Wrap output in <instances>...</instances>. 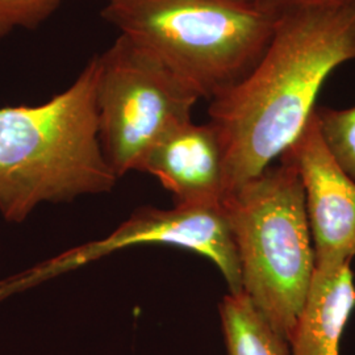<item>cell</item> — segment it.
I'll use <instances>...</instances> for the list:
<instances>
[{
    "label": "cell",
    "instance_id": "1",
    "mask_svg": "<svg viewBox=\"0 0 355 355\" xmlns=\"http://www.w3.org/2000/svg\"><path fill=\"white\" fill-rule=\"evenodd\" d=\"M355 60V1L278 10L266 51L211 101L228 195L259 175L302 135L330 74Z\"/></svg>",
    "mask_w": 355,
    "mask_h": 355
},
{
    "label": "cell",
    "instance_id": "2",
    "mask_svg": "<svg viewBox=\"0 0 355 355\" xmlns=\"http://www.w3.org/2000/svg\"><path fill=\"white\" fill-rule=\"evenodd\" d=\"M98 60L37 105L0 107V215L26 221L42 203L110 192L119 177L99 140Z\"/></svg>",
    "mask_w": 355,
    "mask_h": 355
},
{
    "label": "cell",
    "instance_id": "3",
    "mask_svg": "<svg viewBox=\"0 0 355 355\" xmlns=\"http://www.w3.org/2000/svg\"><path fill=\"white\" fill-rule=\"evenodd\" d=\"M241 268L242 292L287 341L316 271L303 183L280 158L223 203Z\"/></svg>",
    "mask_w": 355,
    "mask_h": 355
},
{
    "label": "cell",
    "instance_id": "4",
    "mask_svg": "<svg viewBox=\"0 0 355 355\" xmlns=\"http://www.w3.org/2000/svg\"><path fill=\"white\" fill-rule=\"evenodd\" d=\"M102 15L211 102L259 61L278 11L236 0H107Z\"/></svg>",
    "mask_w": 355,
    "mask_h": 355
},
{
    "label": "cell",
    "instance_id": "5",
    "mask_svg": "<svg viewBox=\"0 0 355 355\" xmlns=\"http://www.w3.org/2000/svg\"><path fill=\"white\" fill-rule=\"evenodd\" d=\"M96 60L99 140L120 178L139 171L153 145L190 120L200 96L158 55L124 35Z\"/></svg>",
    "mask_w": 355,
    "mask_h": 355
},
{
    "label": "cell",
    "instance_id": "6",
    "mask_svg": "<svg viewBox=\"0 0 355 355\" xmlns=\"http://www.w3.org/2000/svg\"><path fill=\"white\" fill-rule=\"evenodd\" d=\"M137 245H168L187 249L214 262L230 293L242 291L241 268L223 205L141 207L112 233L58 254L23 272L0 279V303L17 293Z\"/></svg>",
    "mask_w": 355,
    "mask_h": 355
},
{
    "label": "cell",
    "instance_id": "7",
    "mask_svg": "<svg viewBox=\"0 0 355 355\" xmlns=\"http://www.w3.org/2000/svg\"><path fill=\"white\" fill-rule=\"evenodd\" d=\"M280 158L293 164L302 179L316 265L352 263L355 257V180L330 154L315 114Z\"/></svg>",
    "mask_w": 355,
    "mask_h": 355
},
{
    "label": "cell",
    "instance_id": "8",
    "mask_svg": "<svg viewBox=\"0 0 355 355\" xmlns=\"http://www.w3.org/2000/svg\"><path fill=\"white\" fill-rule=\"evenodd\" d=\"M139 171L157 178L175 207H220L228 196L225 154L216 128L182 121L146 153Z\"/></svg>",
    "mask_w": 355,
    "mask_h": 355
},
{
    "label": "cell",
    "instance_id": "9",
    "mask_svg": "<svg viewBox=\"0 0 355 355\" xmlns=\"http://www.w3.org/2000/svg\"><path fill=\"white\" fill-rule=\"evenodd\" d=\"M354 308L350 263L316 265L303 312L288 340L290 355H340L343 333Z\"/></svg>",
    "mask_w": 355,
    "mask_h": 355
},
{
    "label": "cell",
    "instance_id": "10",
    "mask_svg": "<svg viewBox=\"0 0 355 355\" xmlns=\"http://www.w3.org/2000/svg\"><path fill=\"white\" fill-rule=\"evenodd\" d=\"M227 355H290L288 341L271 328L243 292L218 305Z\"/></svg>",
    "mask_w": 355,
    "mask_h": 355
},
{
    "label": "cell",
    "instance_id": "11",
    "mask_svg": "<svg viewBox=\"0 0 355 355\" xmlns=\"http://www.w3.org/2000/svg\"><path fill=\"white\" fill-rule=\"evenodd\" d=\"M315 114L320 135L330 154L355 180V105L346 110L318 107Z\"/></svg>",
    "mask_w": 355,
    "mask_h": 355
},
{
    "label": "cell",
    "instance_id": "12",
    "mask_svg": "<svg viewBox=\"0 0 355 355\" xmlns=\"http://www.w3.org/2000/svg\"><path fill=\"white\" fill-rule=\"evenodd\" d=\"M62 0H0V38L17 28L35 29L54 12Z\"/></svg>",
    "mask_w": 355,
    "mask_h": 355
},
{
    "label": "cell",
    "instance_id": "13",
    "mask_svg": "<svg viewBox=\"0 0 355 355\" xmlns=\"http://www.w3.org/2000/svg\"><path fill=\"white\" fill-rule=\"evenodd\" d=\"M346 1H355V0H259V6L270 10L278 11L284 7L291 6H305V4H334V3H346Z\"/></svg>",
    "mask_w": 355,
    "mask_h": 355
},
{
    "label": "cell",
    "instance_id": "14",
    "mask_svg": "<svg viewBox=\"0 0 355 355\" xmlns=\"http://www.w3.org/2000/svg\"><path fill=\"white\" fill-rule=\"evenodd\" d=\"M236 1H243V3H252V4H257V6H259V0H236Z\"/></svg>",
    "mask_w": 355,
    "mask_h": 355
}]
</instances>
